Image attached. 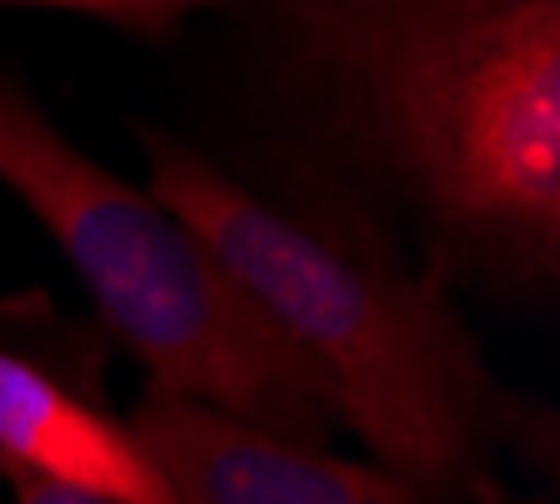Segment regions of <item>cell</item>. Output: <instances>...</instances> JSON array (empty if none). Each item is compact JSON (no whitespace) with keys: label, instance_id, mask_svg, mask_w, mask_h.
Instances as JSON below:
<instances>
[{"label":"cell","instance_id":"1","mask_svg":"<svg viewBox=\"0 0 560 504\" xmlns=\"http://www.w3.org/2000/svg\"><path fill=\"white\" fill-rule=\"evenodd\" d=\"M278 71L444 237L556 272L560 0H262Z\"/></svg>","mask_w":560,"mask_h":504},{"label":"cell","instance_id":"2","mask_svg":"<svg viewBox=\"0 0 560 504\" xmlns=\"http://www.w3.org/2000/svg\"><path fill=\"white\" fill-rule=\"evenodd\" d=\"M147 192L202 237L374 465L450 500H490L495 454L535 414L485 368L440 278L349 222L253 192L172 137L147 131Z\"/></svg>","mask_w":560,"mask_h":504},{"label":"cell","instance_id":"3","mask_svg":"<svg viewBox=\"0 0 560 504\" xmlns=\"http://www.w3.org/2000/svg\"><path fill=\"white\" fill-rule=\"evenodd\" d=\"M0 181L40 218L106 328L147 368V388L208 403L293 444H334V409L202 237L152 192L71 146L0 77Z\"/></svg>","mask_w":560,"mask_h":504},{"label":"cell","instance_id":"4","mask_svg":"<svg viewBox=\"0 0 560 504\" xmlns=\"http://www.w3.org/2000/svg\"><path fill=\"white\" fill-rule=\"evenodd\" d=\"M127 424L177 504H459L374 459H339L318 444L278 439L156 388H147Z\"/></svg>","mask_w":560,"mask_h":504},{"label":"cell","instance_id":"5","mask_svg":"<svg viewBox=\"0 0 560 504\" xmlns=\"http://www.w3.org/2000/svg\"><path fill=\"white\" fill-rule=\"evenodd\" d=\"M0 469L112 504H177L127 419L0 349Z\"/></svg>","mask_w":560,"mask_h":504},{"label":"cell","instance_id":"6","mask_svg":"<svg viewBox=\"0 0 560 504\" xmlns=\"http://www.w3.org/2000/svg\"><path fill=\"white\" fill-rule=\"evenodd\" d=\"M0 5H61V11H86L156 36V31H172L183 15L208 11V5H233V0H0Z\"/></svg>","mask_w":560,"mask_h":504},{"label":"cell","instance_id":"7","mask_svg":"<svg viewBox=\"0 0 560 504\" xmlns=\"http://www.w3.org/2000/svg\"><path fill=\"white\" fill-rule=\"evenodd\" d=\"M11 494L15 504H112V500H96V494H81V490H61V484H46V479H31V474H11Z\"/></svg>","mask_w":560,"mask_h":504}]
</instances>
